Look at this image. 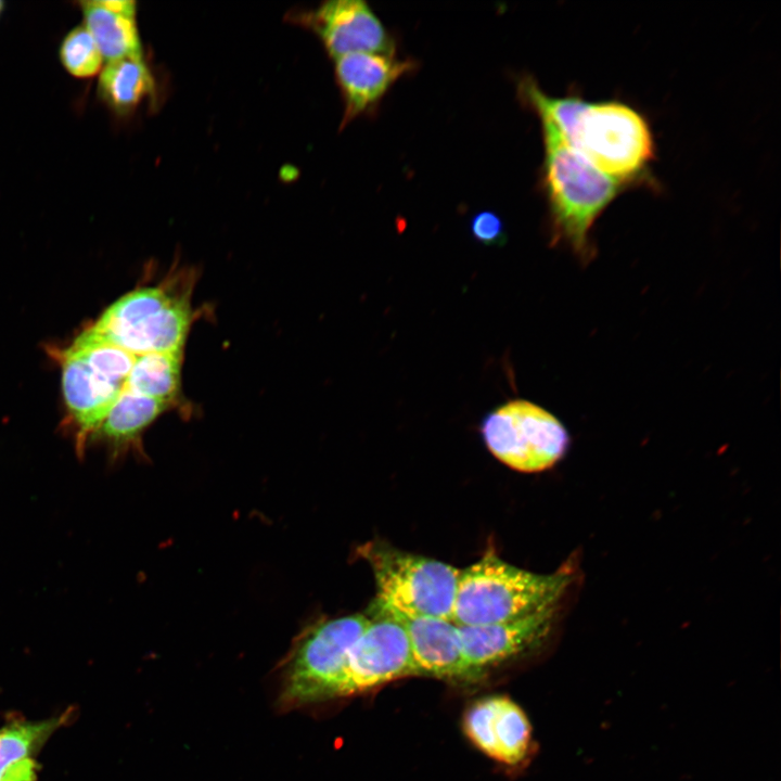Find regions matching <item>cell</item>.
<instances>
[{"label":"cell","instance_id":"obj_13","mask_svg":"<svg viewBox=\"0 0 781 781\" xmlns=\"http://www.w3.org/2000/svg\"><path fill=\"white\" fill-rule=\"evenodd\" d=\"M334 61L345 103L344 124L372 112L393 85L417 66L414 61L398 59L395 53L358 52Z\"/></svg>","mask_w":781,"mask_h":781},{"label":"cell","instance_id":"obj_18","mask_svg":"<svg viewBox=\"0 0 781 781\" xmlns=\"http://www.w3.org/2000/svg\"><path fill=\"white\" fill-rule=\"evenodd\" d=\"M174 405L125 388L113 404L98 433L115 447L138 440L158 415Z\"/></svg>","mask_w":781,"mask_h":781},{"label":"cell","instance_id":"obj_2","mask_svg":"<svg viewBox=\"0 0 781 781\" xmlns=\"http://www.w3.org/2000/svg\"><path fill=\"white\" fill-rule=\"evenodd\" d=\"M543 141L542 185L554 242L582 261L593 255L591 229L609 205L630 185L613 178L573 150L554 125L539 116Z\"/></svg>","mask_w":781,"mask_h":781},{"label":"cell","instance_id":"obj_14","mask_svg":"<svg viewBox=\"0 0 781 781\" xmlns=\"http://www.w3.org/2000/svg\"><path fill=\"white\" fill-rule=\"evenodd\" d=\"M76 705L41 720H29L18 712L7 714L0 727V781H37L41 765L37 756L59 729L73 724Z\"/></svg>","mask_w":781,"mask_h":781},{"label":"cell","instance_id":"obj_15","mask_svg":"<svg viewBox=\"0 0 781 781\" xmlns=\"http://www.w3.org/2000/svg\"><path fill=\"white\" fill-rule=\"evenodd\" d=\"M62 372L65 402L79 425V435L97 432L126 383L97 372L71 347L63 354Z\"/></svg>","mask_w":781,"mask_h":781},{"label":"cell","instance_id":"obj_4","mask_svg":"<svg viewBox=\"0 0 781 781\" xmlns=\"http://www.w3.org/2000/svg\"><path fill=\"white\" fill-rule=\"evenodd\" d=\"M376 587L374 606L398 615L452 620L460 569L383 541L359 548Z\"/></svg>","mask_w":781,"mask_h":781},{"label":"cell","instance_id":"obj_10","mask_svg":"<svg viewBox=\"0 0 781 781\" xmlns=\"http://www.w3.org/2000/svg\"><path fill=\"white\" fill-rule=\"evenodd\" d=\"M309 20L334 60L358 52L395 53L393 37L364 1H328Z\"/></svg>","mask_w":781,"mask_h":781},{"label":"cell","instance_id":"obj_19","mask_svg":"<svg viewBox=\"0 0 781 781\" xmlns=\"http://www.w3.org/2000/svg\"><path fill=\"white\" fill-rule=\"evenodd\" d=\"M182 351L136 356L126 387L140 395L175 405L181 389Z\"/></svg>","mask_w":781,"mask_h":781},{"label":"cell","instance_id":"obj_20","mask_svg":"<svg viewBox=\"0 0 781 781\" xmlns=\"http://www.w3.org/2000/svg\"><path fill=\"white\" fill-rule=\"evenodd\" d=\"M71 348L97 372L126 383L136 356L105 341L90 329L84 331Z\"/></svg>","mask_w":781,"mask_h":781},{"label":"cell","instance_id":"obj_1","mask_svg":"<svg viewBox=\"0 0 781 781\" xmlns=\"http://www.w3.org/2000/svg\"><path fill=\"white\" fill-rule=\"evenodd\" d=\"M518 89L524 103L548 118L566 143L599 170L629 185L643 182L655 144L639 111L617 100L551 97L532 77L521 79Z\"/></svg>","mask_w":781,"mask_h":781},{"label":"cell","instance_id":"obj_3","mask_svg":"<svg viewBox=\"0 0 781 781\" xmlns=\"http://www.w3.org/2000/svg\"><path fill=\"white\" fill-rule=\"evenodd\" d=\"M575 576L573 563L537 574L486 553L460 569L452 622L461 627L490 625L562 607Z\"/></svg>","mask_w":781,"mask_h":781},{"label":"cell","instance_id":"obj_22","mask_svg":"<svg viewBox=\"0 0 781 781\" xmlns=\"http://www.w3.org/2000/svg\"><path fill=\"white\" fill-rule=\"evenodd\" d=\"M471 232L477 242L495 245L503 242L504 227L497 214L484 210L472 218Z\"/></svg>","mask_w":781,"mask_h":781},{"label":"cell","instance_id":"obj_6","mask_svg":"<svg viewBox=\"0 0 781 781\" xmlns=\"http://www.w3.org/2000/svg\"><path fill=\"white\" fill-rule=\"evenodd\" d=\"M369 622L358 613L307 626L283 662L280 703L295 707L341 696L349 651Z\"/></svg>","mask_w":781,"mask_h":781},{"label":"cell","instance_id":"obj_7","mask_svg":"<svg viewBox=\"0 0 781 781\" xmlns=\"http://www.w3.org/2000/svg\"><path fill=\"white\" fill-rule=\"evenodd\" d=\"M481 433L495 458L525 473L552 468L569 444L562 422L525 399L509 400L490 411L482 422Z\"/></svg>","mask_w":781,"mask_h":781},{"label":"cell","instance_id":"obj_9","mask_svg":"<svg viewBox=\"0 0 781 781\" xmlns=\"http://www.w3.org/2000/svg\"><path fill=\"white\" fill-rule=\"evenodd\" d=\"M561 609L490 625L459 626L468 664L483 677L488 668L535 651L551 636Z\"/></svg>","mask_w":781,"mask_h":781},{"label":"cell","instance_id":"obj_16","mask_svg":"<svg viewBox=\"0 0 781 781\" xmlns=\"http://www.w3.org/2000/svg\"><path fill=\"white\" fill-rule=\"evenodd\" d=\"M80 7L85 26L107 63L126 57H142L135 1H81Z\"/></svg>","mask_w":781,"mask_h":781},{"label":"cell","instance_id":"obj_23","mask_svg":"<svg viewBox=\"0 0 781 781\" xmlns=\"http://www.w3.org/2000/svg\"><path fill=\"white\" fill-rule=\"evenodd\" d=\"M2 10H3V2L0 1V13L2 12Z\"/></svg>","mask_w":781,"mask_h":781},{"label":"cell","instance_id":"obj_12","mask_svg":"<svg viewBox=\"0 0 781 781\" xmlns=\"http://www.w3.org/2000/svg\"><path fill=\"white\" fill-rule=\"evenodd\" d=\"M387 613L402 623L419 676L453 682H473L483 678L468 664L459 626L452 620Z\"/></svg>","mask_w":781,"mask_h":781},{"label":"cell","instance_id":"obj_21","mask_svg":"<svg viewBox=\"0 0 781 781\" xmlns=\"http://www.w3.org/2000/svg\"><path fill=\"white\" fill-rule=\"evenodd\" d=\"M63 66L73 76L88 78L95 75L102 65V54L85 25L72 29L60 48Z\"/></svg>","mask_w":781,"mask_h":781},{"label":"cell","instance_id":"obj_5","mask_svg":"<svg viewBox=\"0 0 781 781\" xmlns=\"http://www.w3.org/2000/svg\"><path fill=\"white\" fill-rule=\"evenodd\" d=\"M191 322L190 289L184 291L163 283L124 295L102 313L90 330L138 356L182 351Z\"/></svg>","mask_w":781,"mask_h":781},{"label":"cell","instance_id":"obj_17","mask_svg":"<svg viewBox=\"0 0 781 781\" xmlns=\"http://www.w3.org/2000/svg\"><path fill=\"white\" fill-rule=\"evenodd\" d=\"M154 79L142 57L108 62L103 68L98 92L116 113L127 114L154 91Z\"/></svg>","mask_w":781,"mask_h":781},{"label":"cell","instance_id":"obj_8","mask_svg":"<svg viewBox=\"0 0 781 781\" xmlns=\"http://www.w3.org/2000/svg\"><path fill=\"white\" fill-rule=\"evenodd\" d=\"M374 613L349 651L341 696L419 676L402 623L376 607Z\"/></svg>","mask_w":781,"mask_h":781},{"label":"cell","instance_id":"obj_11","mask_svg":"<svg viewBox=\"0 0 781 781\" xmlns=\"http://www.w3.org/2000/svg\"><path fill=\"white\" fill-rule=\"evenodd\" d=\"M463 727L469 739L488 756L517 765L528 755L532 729L525 713L507 696L492 695L473 703Z\"/></svg>","mask_w":781,"mask_h":781}]
</instances>
